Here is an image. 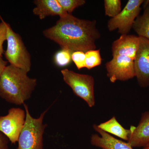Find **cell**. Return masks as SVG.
<instances>
[{
	"mask_svg": "<svg viewBox=\"0 0 149 149\" xmlns=\"http://www.w3.org/2000/svg\"><path fill=\"white\" fill-rule=\"evenodd\" d=\"M43 34L62 49L72 53L96 49V40L100 37L95 20L80 19L72 14L60 17L54 26L44 30Z\"/></svg>",
	"mask_w": 149,
	"mask_h": 149,
	"instance_id": "1",
	"label": "cell"
},
{
	"mask_svg": "<svg viewBox=\"0 0 149 149\" xmlns=\"http://www.w3.org/2000/svg\"><path fill=\"white\" fill-rule=\"evenodd\" d=\"M27 73L10 64L6 67L0 79V97L10 103L23 104L37 85V80L30 78Z\"/></svg>",
	"mask_w": 149,
	"mask_h": 149,
	"instance_id": "2",
	"label": "cell"
},
{
	"mask_svg": "<svg viewBox=\"0 0 149 149\" xmlns=\"http://www.w3.org/2000/svg\"><path fill=\"white\" fill-rule=\"evenodd\" d=\"M23 105L26 113L25 123L19 137L16 149H43V134L47 126L43 123V119L49 109L36 118L31 116L27 105Z\"/></svg>",
	"mask_w": 149,
	"mask_h": 149,
	"instance_id": "3",
	"label": "cell"
},
{
	"mask_svg": "<svg viewBox=\"0 0 149 149\" xmlns=\"http://www.w3.org/2000/svg\"><path fill=\"white\" fill-rule=\"evenodd\" d=\"M7 29V48L5 56L11 65L21 68L26 72L31 69V57L21 37L6 22Z\"/></svg>",
	"mask_w": 149,
	"mask_h": 149,
	"instance_id": "4",
	"label": "cell"
},
{
	"mask_svg": "<svg viewBox=\"0 0 149 149\" xmlns=\"http://www.w3.org/2000/svg\"><path fill=\"white\" fill-rule=\"evenodd\" d=\"M64 82L71 88L76 95L83 99L88 106L95 105L94 79L89 74H79L68 69L61 71Z\"/></svg>",
	"mask_w": 149,
	"mask_h": 149,
	"instance_id": "5",
	"label": "cell"
},
{
	"mask_svg": "<svg viewBox=\"0 0 149 149\" xmlns=\"http://www.w3.org/2000/svg\"><path fill=\"white\" fill-rule=\"evenodd\" d=\"M143 0H129L123 10L117 16L110 19L107 27L110 32L118 29L121 35H128L134 22L139 16Z\"/></svg>",
	"mask_w": 149,
	"mask_h": 149,
	"instance_id": "6",
	"label": "cell"
},
{
	"mask_svg": "<svg viewBox=\"0 0 149 149\" xmlns=\"http://www.w3.org/2000/svg\"><path fill=\"white\" fill-rule=\"evenodd\" d=\"M26 113L19 108H12L8 114L0 116V132L3 134L15 144L18 141L19 137L25 123Z\"/></svg>",
	"mask_w": 149,
	"mask_h": 149,
	"instance_id": "7",
	"label": "cell"
},
{
	"mask_svg": "<svg viewBox=\"0 0 149 149\" xmlns=\"http://www.w3.org/2000/svg\"><path fill=\"white\" fill-rule=\"evenodd\" d=\"M105 66L107 75L112 83L117 80L126 81L136 76L134 61L126 56H113Z\"/></svg>",
	"mask_w": 149,
	"mask_h": 149,
	"instance_id": "8",
	"label": "cell"
},
{
	"mask_svg": "<svg viewBox=\"0 0 149 149\" xmlns=\"http://www.w3.org/2000/svg\"><path fill=\"white\" fill-rule=\"evenodd\" d=\"M140 38V45L134 60L135 74L139 85L142 88L149 86V40Z\"/></svg>",
	"mask_w": 149,
	"mask_h": 149,
	"instance_id": "9",
	"label": "cell"
},
{
	"mask_svg": "<svg viewBox=\"0 0 149 149\" xmlns=\"http://www.w3.org/2000/svg\"><path fill=\"white\" fill-rule=\"evenodd\" d=\"M140 45V38L134 35H121L112 45L113 56L128 57L135 60Z\"/></svg>",
	"mask_w": 149,
	"mask_h": 149,
	"instance_id": "10",
	"label": "cell"
},
{
	"mask_svg": "<svg viewBox=\"0 0 149 149\" xmlns=\"http://www.w3.org/2000/svg\"><path fill=\"white\" fill-rule=\"evenodd\" d=\"M131 135L128 141L133 148L145 147L149 143V111L142 115L139 124L136 127L131 126Z\"/></svg>",
	"mask_w": 149,
	"mask_h": 149,
	"instance_id": "11",
	"label": "cell"
},
{
	"mask_svg": "<svg viewBox=\"0 0 149 149\" xmlns=\"http://www.w3.org/2000/svg\"><path fill=\"white\" fill-rule=\"evenodd\" d=\"M93 128L101 136L97 134L92 135L91 142L93 146L102 149H133L128 143L115 139L99 128L97 125H94Z\"/></svg>",
	"mask_w": 149,
	"mask_h": 149,
	"instance_id": "12",
	"label": "cell"
},
{
	"mask_svg": "<svg viewBox=\"0 0 149 149\" xmlns=\"http://www.w3.org/2000/svg\"><path fill=\"white\" fill-rule=\"evenodd\" d=\"M34 3L36 7L33 10V13L39 17L40 19L56 15L62 17L68 14L62 8L57 0H36Z\"/></svg>",
	"mask_w": 149,
	"mask_h": 149,
	"instance_id": "13",
	"label": "cell"
},
{
	"mask_svg": "<svg viewBox=\"0 0 149 149\" xmlns=\"http://www.w3.org/2000/svg\"><path fill=\"white\" fill-rule=\"evenodd\" d=\"M99 128L108 133H110L118 138L128 141L131 135L130 129H126L120 125L115 116L106 122L97 125Z\"/></svg>",
	"mask_w": 149,
	"mask_h": 149,
	"instance_id": "14",
	"label": "cell"
},
{
	"mask_svg": "<svg viewBox=\"0 0 149 149\" xmlns=\"http://www.w3.org/2000/svg\"><path fill=\"white\" fill-rule=\"evenodd\" d=\"M132 28L139 37L149 40V2L145 6L143 15L136 19Z\"/></svg>",
	"mask_w": 149,
	"mask_h": 149,
	"instance_id": "15",
	"label": "cell"
},
{
	"mask_svg": "<svg viewBox=\"0 0 149 149\" xmlns=\"http://www.w3.org/2000/svg\"><path fill=\"white\" fill-rule=\"evenodd\" d=\"M85 68L90 70L100 65L102 59L100 49L91 50L85 53Z\"/></svg>",
	"mask_w": 149,
	"mask_h": 149,
	"instance_id": "16",
	"label": "cell"
},
{
	"mask_svg": "<svg viewBox=\"0 0 149 149\" xmlns=\"http://www.w3.org/2000/svg\"><path fill=\"white\" fill-rule=\"evenodd\" d=\"M105 13L106 15L114 17L121 12V1L120 0H105Z\"/></svg>",
	"mask_w": 149,
	"mask_h": 149,
	"instance_id": "17",
	"label": "cell"
},
{
	"mask_svg": "<svg viewBox=\"0 0 149 149\" xmlns=\"http://www.w3.org/2000/svg\"><path fill=\"white\" fill-rule=\"evenodd\" d=\"M72 53L66 49H62L54 56V62L59 67H64L69 64L71 62Z\"/></svg>",
	"mask_w": 149,
	"mask_h": 149,
	"instance_id": "18",
	"label": "cell"
},
{
	"mask_svg": "<svg viewBox=\"0 0 149 149\" xmlns=\"http://www.w3.org/2000/svg\"><path fill=\"white\" fill-rule=\"evenodd\" d=\"M63 10L68 14H71L75 8L84 5L85 0H57Z\"/></svg>",
	"mask_w": 149,
	"mask_h": 149,
	"instance_id": "19",
	"label": "cell"
},
{
	"mask_svg": "<svg viewBox=\"0 0 149 149\" xmlns=\"http://www.w3.org/2000/svg\"><path fill=\"white\" fill-rule=\"evenodd\" d=\"M71 59L78 70L85 68V54L82 52L72 53Z\"/></svg>",
	"mask_w": 149,
	"mask_h": 149,
	"instance_id": "20",
	"label": "cell"
},
{
	"mask_svg": "<svg viewBox=\"0 0 149 149\" xmlns=\"http://www.w3.org/2000/svg\"><path fill=\"white\" fill-rule=\"evenodd\" d=\"M0 56H2L4 53L3 44L7 39V29L6 22L0 15Z\"/></svg>",
	"mask_w": 149,
	"mask_h": 149,
	"instance_id": "21",
	"label": "cell"
},
{
	"mask_svg": "<svg viewBox=\"0 0 149 149\" xmlns=\"http://www.w3.org/2000/svg\"><path fill=\"white\" fill-rule=\"evenodd\" d=\"M8 139L0 132V149H10L8 146Z\"/></svg>",
	"mask_w": 149,
	"mask_h": 149,
	"instance_id": "22",
	"label": "cell"
},
{
	"mask_svg": "<svg viewBox=\"0 0 149 149\" xmlns=\"http://www.w3.org/2000/svg\"><path fill=\"white\" fill-rule=\"evenodd\" d=\"M8 62L3 59L2 56H0V79L6 67L7 66Z\"/></svg>",
	"mask_w": 149,
	"mask_h": 149,
	"instance_id": "23",
	"label": "cell"
},
{
	"mask_svg": "<svg viewBox=\"0 0 149 149\" xmlns=\"http://www.w3.org/2000/svg\"><path fill=\"white\" fill-rule=\"evenodd\" d=\"M143 149H149V143L148 144L147 146L144 147V148Z\"/></svg>",
	"mask_w": 149,
	"mask_h": 149,
	"instance_id": "24",
	"label": "cell"
}]
</instances>
